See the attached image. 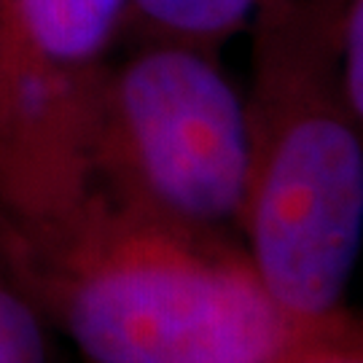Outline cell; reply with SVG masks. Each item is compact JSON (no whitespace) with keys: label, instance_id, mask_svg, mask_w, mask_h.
I'll return each mask as SVG.
<instances>
[{"label":"cell","instance_id":"8992f818","mask_svg":"<svg viewBox=\"0 0 363 363\" xmlns=\"http://www.w3.org/2000/svg\"><path fill=\"white\" fill-rule=\"evenodd\" d=\"M0 363H46L43 334L22 298L0 288Z\"/></svg>","mask_w":363,"mask_h":363},{"label":"cell","instance_id":"6da1fadb","mask_svg":"<svg viewBox=\"0 0 363 363\" xmlns=\"http://www.w3.org/2000/svg\"><path fill=\"white\" fill-rule=\"evenodd\" d=\"M345 0H261L250 30L247 259L294 318L347 328L363 250V138L342 73Z\"/></svg>","mask_w":363,"mask_h":363},{"label":"cell","instance_id":"277c9868","mask_svg":"<svg viewBox=\"0 0 363 363\" xmlns=\"http://www.w3.org/2000/svg\"><path fill=\"white\" fill-rule=\"evenodd\" d=\"M130 0H0V216L33 234L97 194V108Z\"/></svg>","mask_w":363,"mask_h":363},{"label":"cell","instance_id":"9c48e42d","mask_svg":"<svg viewBox=\"0 0 363 363\" xmlns=\"http://www.w3.org/2000/svg\"><path fill=\"white\" fill-rule=\"evenodd\" d=\"M361 339H363V334H361Z\"/></svg>","mask_w":363,"mask_h":363},{"label":"cell","instance_id":"5b68a950","mask_svg":"<svg viewBox=\"0 0 363 363\" xmlns=\"http://www.w3.org/2000/svg\"><path fill=\"white\" fill-rule=\"evenodd\" d=\"M261 0H130L127 22H138L148 38L175 40L216 52L237 35Z\"/></svg>","mask_w":363,"mask_h":363},{"label":"cell","instance_id":"3957f363","mask_svg":"<svg viewBox=\"0 0 363 363\" xmlns=\"http://www.w3.org/2000/svg\"><path fill=\"white\" fill-rule=\"evenodd\" d=\"M250 181L245 94L216 52L148 38L111 65L97 108V191L175 226L242 220Z\"/></svg>","mask_w":363,"mask_h":363},{"label":"cell","instance_id":"52a82bcc","mask_svg":"<svg viewBox=\"0 0 363 363\" xmlns=\"http://www.w3.org/2000/svg\"><path fill=\"white\" fill-rule=\"evenodd\" d=\"M342 73H345L347 105L363 138V0H345Z\"/></svg>","mask_w":363,"mask_h":363},{"label":"cell","instance_id":"ba28073f","mask_svg":"<svg viewBox=\"0 0 363 363\" xmlns=\"http://www.w3.org/2000/svg\"><path fill=\"white\" fill-rule=\"evenodd\" d=\"M286 363H363V339L355 331L352 337L342 339V342H328L320 347H312Z\"/></svg>","mask_w":363,"mask_h":363},{"label":"cell","instance_id":"7a4b0ae2","mask_svg":"<svg viewBox=\"0 0 363 363\" xmlns=\"http://www.w3.org/2000/svg\"><path fill=\"white\" fill-rule=\"evenodd\" d=\"M49 237L65 242V320L91 363H286L352 328L294 318L247 253L91 196Z\"/></svg>","mask_w":363,"mask_h":363}]
</instances>
